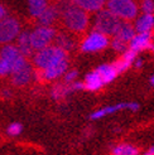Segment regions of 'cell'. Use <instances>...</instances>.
Masks as SVG:
<instances>
[{
  "label": "cell",
  "instance_id": "3957f363",
  "mask_svg": "<svg viewBox=\"0 0 154 155\" xmlns=\"http://www.w3.org/2000/svg\"><path fill=\"white\" fill-rule=\"evenodd\" d=\"M107 9L121 20H133L138 15L135 0H107Z\"/></svg>",
  "mask_w": 154,
  "mask_h": 155
},
{
  "label": "cell",
  "instance_id": "5b68a950",
  "mask_svg": "<svg viewBox=\"0 0 154 155\" xmlns=\"http://www.w3.org/2000/svg\"><path fill=\"white\" fill-rule=\"evenodd\" d=\"M56 35H57V30L53 27L38 25L30 32V39H32L33 49L37 52L48 47L55 41Z\"/></svg>",
  "mask_w": 154,
  "mask_h": 155
},
{
  "label": "cell",
  "instance_id": "d6986e66",
  "mask_svg": "<svg viewBox=\"0 0 154 155\" xmlns=\"http://www.w3.org/2000/svg\"><path fill=\"white\" fill-rule=\"evenodd\" d=\"M135 56H136V52H134L132 49L124 52V54L119 58V61H116L114 63L115 67H116V69H118V72L121 73V72L126 71V69L133 64V62L135 61Z\"/></svg>",
  "mask_w": 154,
  "mask_h": 155
},
{
  "label": "cell",
  "instance_id": "d4e9b609",
  "mask_svg": "<svg viewBox=\"0 0 154 155\" xmlns=\"http://www.w3.org/2000/svg\"><path fill=\"white\" fill-rule=\"evenodd\" d=\"M13 72V64L3 58H0V77L10 76Z\"/></svg>",
  "mask_w": 154,
  "mask_h": 155
},
{
  "label": "cell",
  "instance_id": "ba28073f",
  "mask_svg": "<svg viewBox=\"0 0 154 155\" xmlns=\"http://www.w3.org/2000/svg\"><path fill=\"white\" fill-rule=\"evenodd\" d=\"M68 68V58L58 62V63L53 64L45 69H38L35 72V77L38 80H41L43 82H49V81H55L59 78L61 76H63L67 72Z\"/></svg>",
  "mask_w": 154,
  "mask_h": 155
},
{
  "label": "cell",
  "instance_id": "cb8c5ba5",
  "mask_svg": "<svg viewBox=\"0 0 154 155\" xmlns=\"http://www.w3.org/2000/svg\"><path fill=\"white\" fill-rule=\"evenodd\" d=\"M71 92H73L72 87H71V83H66V84L58 83L52 88L51 96H52V98H55V100H62L68 94H71Z\"/></svg>",
  "mask_w": 154,
  "mask_h": 155
},
{
  "label": "cell",
  "instance_id": "1f68e13d",
  "mask_svg": "<svg viewBox=\"0 0 154 155\" xmlns=\"http://www.w3.org/2000/svg\"><path fill=\"white\" fill-rule=\"evenodd\" d=\"M144 155H154V145H152L150 148L144 153Z\"/></svg>",
  "mask_w": 154,
  "mask_h": 155
},
{
  "label": "cell",
  "instance_id": "6da1fadb",
  "mask_svg": "<svg viewBox=\"0 0 154 155\" xmlns=\"http://www.w3.org/2000/svg\"><path fill=\"white\" fill-rule=\"evenodd\" d=\"M63 25L72 33H82L89 25V14L72 3H66L59 8Z\"/></svg>",
  "mask_w": 154,
  "mask_h": 155
},
{
  "label": "cell",
  "instance_id": "603a6c76",
  "mask_svg": "<svg viewBox=\"0 0 154 155\" xmlns=\"http://www.w3.org/2000/svg\"><path fill=\"white\" fill-rule=\"evenodd\" d=\"M111 155H139V149L132 144L121 143L111 149Z\"/></svg>",
  "mask_w": 154,
  "mask_h": 155
},
{
  "label": "cell",
  "instance_id": "2e32d148",
  "mask_svg": "<svg viewBox=\"0 0 154 155\" xmlns=\"http://www.w3.org/2000/svg\"><path fill=\"white\" fill-rule=\"evenodd\" d=\"M20 56H22V53L18 49L17 44L8 43V44H3L2 48H0V58L10 62L12 64H14V62L17 61Z\"/></svg>",
  "mask_w": 154,
  "mask_h": 155
},
{
  "label": "cell",
  "instance_id": "277c9868",
  "mask_svg": "<svg viewBox=\"0 0 154 155\" xmlns=\"http://www.w3.org/2000/svg\"><path fill=\"white\" fill-rule=\"evenodd\" d=\"M120 23H121V19H119L116 15L112 14L109 9L100 10L97 13V17L95 20V30L107 35V37L115 35Z\"/></svg>",
  "mask_w": 154,
  "mask_h": 155
},
{
  "label": "cell",
  "instance_id": "44dd1931",
  "mask_svg": "<svg viewBox=\"0 0 154 155\" xmlns=\"http://www.w3.org/2000/svg\"><path fill=\"white\" fill-rule=\"evenodd\" d=\"M48 0H28V9L30 17L38 18L48 8Z\"/></svg>",
  "mask_w": 154,
  "mask_h": 155
},
{
  "label": "cell",
  "instance_id": "83f0119b",
  "mask_svg": "<svg viewBox=\"0 0 154 155\" xmlns=\"http://www.w3.org/2000/svg\"><path fill=\"white\" fill-rule=\"evenodd\" d=\"M142 10L144 14H153L154 13L153 0H142Z\"/></svg>",
  "mask_w": 154,
  "mask_h": 155
},
{
  "label": "cell",
  "instance_id": "4fadbf2b",
  "mask_svg": "<svg viewBox=\"0 0 154 155\" xmlns=\"http://www.w3.org/2000/svg\"><path fill=\"white\" fill-rule=\"evenodd\" d=\"M152 44V33H139L134 35V38L129 43V48L134 52H139L143 49H148Z\"/></svg>",
  "mask_w": 154,
  "mask_h": 155
},
{
  "label": "cell",
  "instance_id": "e575fe53",
  "mask_svg": "<svg viewBox=\"0 0 154 155\" xmlns=\"http://www.w3.org/2000/svg\"><path fill=\"white\" fill-rule=\"evenodd\" d=\"M140 66H142V61L138 59V61H136V67H140Z\"/></svg>",
  "mask_w": 154,
  "mask_h": 155
},
{
  "label": "cell",
  "instance_id": "9c48e42d",
  "mask_svg": "<svg viewBox=\"0 0 154 155\" xmlns=\"http://www.w3.org/2000/svg\"><path fill=\"white\" fill-rule=\"evenodd\" d=\"M138 108H139V105L135 104V102H121V104H118V105L99 108V110L94 111L90 115V119L91 120H99V119H102V117H105V116H109L114 112H118V111H121V110L136 111Z\"/></svg>",
  "mask_w": 154,
  "mask_h": 155
},
{
  "label": "cell",
  "instance_id": "5bb4252c",
  "mask_svg": "<svg viewBox=\"0 0 154 155\" xmlns=\"http://www.w3.org/2000/svg\"><path fill=\"white\" fill-rule=\"evenodd\" d=\"M70 3L81 8L85 12H100L107 3V0H70Z\"/></svg>",
  "mask_w": 154,
  "mask_h": 155
},
{
  "label": "cell",
  "instance_id": "4dcf8cb0",
  "mask_svg": "<svg viewBox=\"0 0 154 155\" xmlns=\"http://www.w3.org/2000/svg\"><path fill=\"white\" fill-rule=\"evenodd\" d=\"M2 95H3V97H5V98H8V97H10L12 96V92H10V90H3L2 91Z\"/></svg>",
  "mask_w": 154,
  "mask_h": 155
},
{
  "label": "cell",
  "instance_id": "4316f807",
  "mask_svg": "<svg viewBox=\"0 0 154 155\" xmlns=\"http://www.w3.org/2000/svg\"><path fill=\"white\" fill-rule=\"evenodd\" d=\"M111 47L115 51H118V52H126L128 51V44L124 41L119 39V38H115V37H114V39L111 41Z\"/></svg>",
  "mask_w": 154,
  "mask_h": 155
},
{
  "label": "cell",
  "instance_id": "52a82bcc",
  "mask_svg": "<svg viewBox=\"0 0 154 155\" xmlns=\"http://www.w3.org/2000/svg\"><path fill=\"white\" fill-rule=\"evenodd\" d=\"M109 45V38L107 35L100 33V32H92L89 34L81 43V51L85 53H92L99 52Z\"/></svg>",
  "mask_w": 154,
  "mask_h": 155
},
{
  "label": "cell",
  "instance_id": "484cf974",
  "mask_svg": "<svg viewBox=\"0 0 154 155\" xmlns=\"http://www.w3.org/2000/svg\"><path fill=\"white\" fill-rule=\"evenodd\" d=\"M23 131V125L20 122H12L9 126L6 127V134L9 136H18Z\"/></svg>",
  "mask_w": 154,
  "mask_h": 155
},
{
  "label": "cell",
  "instance_id": "d6a6232c",
  "mask_svg": "<svg viewBox=\"0 0 154 155\" xmlns=\"http://www.w3.org/2000/svg\"><path fill=\"white\" fill-rule=\"evenodd\" d=\"M148 49H150V51H152V52L154 53V44H153V43H152V44L149 45V48H148Z\"/></svg>",
  "mask_w": 154,
  "mask_h": 155
},
{
  "label": "cell",
  "instance_id": "ffe728a7",
  "mask_svg": "<svg viewBox=\"0 0 154 155\" xmlns=\"http://www.w3.org/2000/svg\"><path fill=\"white\" fill-rule=\"evenodd\" d=\"M96 71L101 76L104 83H109V82L114 81L116 78V76L119 74L115 64H102V66H100Z\"/></svg>",
  "mask_w": 154,
  "mask_h": 155
},
{
  "label": "cell",
  "instance_id": "7c38bea8",
  "mask_svg": "<svg viewBox=\"0 0 154 155\" xmlns=\"http://www.w3.org/2000/svg\"><path fill=\"white\" fill-rule=\"evenodd\" d=\"M15 41H17V47L23 56H25V57L33 56L34 49H33V45H32V39H30L29 30H22Z\"/></svg>",
  "mask_w": 154,
  "mask_h": 155
},
{
  "label": "cell",
  "instance_id": "f546056e",
  "mask_svg": "<svg viewBox=\"0 0 154 155\" xmlns=\"http://www.w3.org/2000/svg\"><path fill=\"white\" fill-rule=\"evenodd\" d=\"M5 17H8V10H6V8L4 5L0 4V20L4 19Z\"/></svg>",
  "mask_w": 154,
  "mask_h": 155
},
{
  "label": "cell",
  "instance_id": "7402d4cb",
  "mask_svg": "<svg viewBox=\"0 0 154 155\" xmlns=\"http://www.w3.org/2000/svg\"><path fill=\"white\" fill-rule=\"evenodd\" d=\"M55 44L57 47L62 48L63 51L70 52L75 48V39L66 33H57V35L55 38Z\"/></svg>",
  "mask_w": 154,
  "mask_h": 155
},
{
  "label": "cell",
  "instance_id": "e0dca14e",
  "mask_svg": "<svg viewBox=\"0 0 154 155\" xmlns=\"http://www.w3.org/2000/svg\"><path fill=\"white\" fill-rule=\"evenodd\" d=\"M134 35H135V28L130 24L129 21L121 20L120 25H119V28H118L116 33H115L114 37L119 38V39H121V41H124L125 43H128V42H130L133 39Z\"/></svg>",
  "mask_w": 154,
  "mask_h": 155
},
{
  "label": "cell",
  "instance_id": "9a60e30c",
  "mask_svg": "<svg viewBox=\"0 0 154 155\" xmlns=\"http://www.w3.org/2000/svg\"><path fill=\"white\" fill-rule=\"evenodd\" d=\"M134 28L138 33H152V29L154 28V15L143 13V15L135 20Z\"/></svg>",
  "mask_w": 154,
  "mask_h": 155
},
{
  "label": "cell",
  "instance_id": "836d02e7",
  "mask_svg": "<svg viewBox=\"0 0 154 155\" xmlns=\"http://www.w3.org/2000/svg\"><path fill=\"white\" fill-rule=\"evenodd\" d=\"M150 84H152V86L154 87V74L152 76V78H150Z\"/></svg>",
  "mask_w": 154,
  "mask_h": 155
},
{
  "label": "cell",
  "instance_id": "8fae6325",
  "mask_svg": "<svg viewBox=\"0 0 154 155\" xmlns=\"http://www.w3.org/2000/svg\"><path fill=\"white\" fill-rule=\"evenodd\" d=\"M61 17V10L56 5H48V8L45 9L39 17H38V24L44 25V27H52V24L55 23L58 18Z\"/></svg>",
  "mask_w": 154,
  "mask_h": 155
},
{
  "label": "cell",
  "instance_id": "7a4b0ae2",
  "mask_svg": "<svg viewBox=\"0 0 154 155\" xmlns=\"http://www.w3.org/2000/svg\"><path fill=\"white\" fill-rule=\"evenodd\" d=\"M67 52L57 45H48L41 51H37L33 54V66L37 69H45L58 62L67 59Z\"/></svg>",
  "mask_w": 154,
  "mask_h": 155
},
{
  "label": "cell",
  "instance_id": "30bf717a",
  "mask_svg": "<svg viewBox=\"0 0 154 155\" xmlns=\"http://www.w3.org/2000/svg\"><path fill=\"white\" fill-rule=\"evenodd\" d=\"M12 77V83L17 87H24L27 84L32 82V80L35 77V71L33 66L30 63H27L23 68H20L19 71L14 72L10 74Z\"/></svg>",
  "mask_w": 154,
  "mask_h": 155
},
{
  "label": "cell",
  "instance_id": "8992f818",
  "mask_svg": "<svg viewBox=\"0 0 154 155\" xmlns=\"http://www.w3.org/2000/svg\"><path fill=\"white\" fill-rule=\"evenodd\" d=\"M20 32H22L20 21L15 17L8 15V17L0 20V44L12 43L18 38Z\"/></svg>",
  "mask_w": 154,
  "mask_h": 155
},
{
  "label": "cell",
  "instance_id": "f1b7e54d",
  "mask_svg": "<svg viewBox=\"0 0 154 155\" xmlns=\"http://www.w3.org/2000/svg\"><path fill=\"white\" fill-rule=\"evenodd\" d=\"M77 71L76 69H71V71H67L65 73V83H72L75 82V80L77 78Z\"/></svg>",
  "mask_w": 154,
  "mask_h": 155
},
{
  "label": "cell",
  "instance_id": "ac0fdd59",
  "mask_svg": "<svg viewBox=\"0 0 154 155\" xmlns=\"http://www.w3.org/2000/svg\"><path fill=\"white\" fill-rule=\"evenodd\" d=\"M83 83H85V90H87V91H97L105 84L97 71H92L87 73L86 77H85Z\"/></svg>",
  "mask_w": 154,
  "mask_h": 155
}]
</instances>
